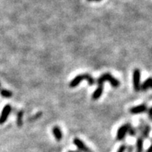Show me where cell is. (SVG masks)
<instances>
[{
	"mask_svg": "<svg viewBox=\"0 0 152 152\" xmlns=\"http://www.w3.org/2000/svg\"><path fill=\"white\" fill-rule=\"evenodd\" d=\"M11 110H12V107L10 105H6L4 106V108L2 110L1 115H0V124H3L4 123H5L9 115L10 114Z\"/></svg>",
	"mask_w": 152,
	"mask_h": 152,
	"instance_id": "5",
	"label": "cell"
},
{
	"mask_svg": "<svg viewBox=\"0 0 152 152\" xmlns=\"http://www.w3.org/2000/svg\"><path fill=\"white\" fill-rule=\"evenodd\" d=\"M152 89V78H148L142 83L141 85V90L142 91H147L148 89Z\"/></svg>",
	"mask_w": 152,
	"mask_h": 152,
	"instance_id": "11",
	"label": "cell"
},
{
	"mask_svg": "<svg viewBox=\"0 0 152 152\" xmlns=\"http://www.w3.org/2000/svg\"><path fill=\"white\" fill-rule=\"evenodd\" d=\"M147 107L145 104H141V105L134 106L130 109V113L131 114H139V113H144L145 111H147Z\"/></svg>",
	"mask_w": 152,
	"mask_h": 152,
	"instance_id": "8",
	"label": "cell"
},
{
	"mask_svg": "<svg viewBox=\"0 0 152 152\" xmlns=\"http://www.w3.org/2000/svg\"><path fill=\"white\" fill-rule=\"evenodd\" d=\"M130 123H126L124 125L122 126L118 129L117 130V134H116V139L118 141H122L124 139V137L126 135V134L128 133V130L130 127Z\"/></svg>",
	"mask_w": 152,
	"mask_h": 152,
	"instance_id": "4",
	"label": "cell"
},
{
	"mask_svg": "<svg viewBox=\"0 0 152 152\" xmlns=\"http://www.w3.org/2000/svg\"><path fill=\"white\" fill-rule=\"evenodd\" d=\"M52 133L58 141H60L62 139V131L58 126H55L53 127Z\"/></svg>",
	"mask_w": 152,
	"mask_h": 152,
	"instance_id": "10",
	"label": "cell"
},
{
	"mask_svg": "<svg viewBox=\"0 0 152 152\" xmlns=\"http://www.w3.org/2000/svg\"><path fill=\"white\" fill-rule=\"evenodd\" d=\"M23 117H24V111H19L17 113V117H16V123L19 127H20L23 125Z\"/></svg>",
	"mask_w": 152,
	"mask_h": 152,
	"instance_id": "13",
	"label": "cell"
},
{
	"mask_svg": "<svg viewBox=\"0 0 152 152\" xmlns=\"http://www.w3.org/2000/svg\"><path fill=\"white\" fill-rule=\"evenodd\" d=\"M106 81H110V85L113 87H114V88H117V87L120 86V82L118 79L114 78V77L110 73H105L102 75L100 76V78L97 79L96 82H97V84L99 85H100L104 84V82H105Z\"/></svg>",
	"mask_w": 152,
	"mask_h": 152,
	"instance_id": "2",
	"label": "cell"
},
{
	"mask_svg": "<svg viewBox=\"0 0 152 152\" xmlns=\"http://www.w3.org/2000/svg\"><path fill=\"white\" fill-rule=\"evenodd\" d=\"M88 1H92V0H88Z\"/></svg>",
	"mask_w": 152,
	"mask_h": 152,
	"instance_id": "23",
	"label": "cell"
},
{
	"mask_svg": "<svg viewBox=\"0 0 152 152\" xmlns=\"http://www.w3.org/2000/svg\"><path fill=\"white\" fill-rule=\"evenodd\" d=\"M139 130L141 131V134L143 138H147L149 137L150 131H151V126L148 124H144L143 122L140 125Z\"/></svg>",
	"mask_w": 152,
	"mask_h": 152,
	"instance_id": "7",
	"label": "cell"
},
{
	"mask_svg": "<svg viewBox=\"0 0 152 152\" xmlns=\"http://www.w3.org/2000/svg\"><path fill=\"white\" fill-rule=\"evenodd\" d=\"M82 80H87L89 85H93L95 84V79L89 74H81L75 77L69 83V86L71 88H75L80 84Z\"/></svg>",
	"mask_w": 152,
	"mask_h": 152,
	"instance_id": "1",
	"label": "cell"
},
{
	"mask_svg": "<svg viewBox=\"0 0 152 152\" xmlns=\"http://www.w3.org/2000/svg\"><path fill=\"white\" fill-rule=\"evenodd\" d=\"M128 134L130 135V136H135L137 134V130H136V129H134V127H132V126H130V129H129V130H128Z\"/></svg>",
	"mask_w": 152,
	"mask_h": 152,
	"instance_id": "15",
	"label": "cell"
},
{
	"mask_svg": "<svg viewBox=\"0 0 152 152\" xmlns=\"http://www.w3.org/2000/svg\"><path fill=\"white\" fill-rule=\"evenodd\" d=\"M0 95L3 98H11L13 96V92L7 89H3L0 90Z\"/></svg>",
	"mask_w": 152,
	"mask_h": 152,
	"instance_id": "14",
	"label": "cell"
},
{
	"mask_svg": "<svg viewBox=\"0 0 152 152\" xmlns=\"http://www.w3.org/2000/svg\"><path fill=\"white\" fill-rule=\"evenodd\" d=\"M133 151H134V147H132V146H129L127 147V151L126 152H133Z\"/></svg>",
	"mask_w": 152,
	"mask_h": 152,
	"instance_id": "18",
	"label": "cell"
},
{
	"mask_svg": "<svg viewBox=\"0 0 152 152\" xmlns=\"http://www.w3.org/2000/svg\"><path fill=\"white\" fill-rule=\"evenodd\" d=\"M126 146L125 145V144H122L120 147V148L118 149V151H117V152H125L126 151Z\"/></svg>",
	"mask_w": 152,
	"mask_h": 152,
	"instance_id": "16",
	"label": "cell"
},
{
	"mask_svg": "<svg viewBox=\"0 0 152 152\" xmlns=\"http://www.w3.org/2000/svg\"><path fill=\"white\" fill-rule=\"evenodd\" d=\"M151 120H152V117H151Z\"/></svg>",
	"mask_w": 152,
	"mask_h": 152,
	"instance_id": "24",
	"label": "cell"
},
{
	"mask_svg": "<svg viewBox=\"0 0 152 152\" xmlns=\"http://www.w3.org/2000/svg\"><path fill=\"white\" fill-rule=\"evenodd\" d=\"M145 152H152V144H151V146L147 148V150Z\"/></svg>",
	"mask_w": 152,
	"mask_h": 152,
	"instance_id": "20",
	"label": "cell"
},
{
	"mask_svg": "<svg viewBox=\"0 0 152 152\" xmlns=\"http://www.w3.org/2000/svg\"><path fill=\"white\" fill-rule=\"evenodd\" d=\"M41 115H42V113H38L37 114V115L34 116V117H33V118H32L31 120H36V119H37L38 117H40V116Z\"/></svg>",
	"mask_w": 152,
	"mask_h": 152,
	"instance_id": "17",
	"label": "cell"
},
{
	"mask_svg": "<svg viewBox=\"0 0 152 152\" xmlns=\"http://www.w3.org/2000/svg\"><path fill=\"white\" fill-rule=\"evenodd\" d=\"M73 143L75 144L76 147H78V149L79 151H81L82 152H92L91 150L89 149V147H87L86 145L85 144V143L81 140L79 138H75L73 141Z\"/></svg>",
	"mask_w": 152,
	"mask_h": 152,
	"instance_id": "6",
	"label": "cell"
},
{
	"mask_svg": "<svg viewBox=\"0 0 152 152\" xmlns=\"http://www.w3.org/2000/svg\"><path fill=\"white\" fill-rule=\"evenodd\" d=\"M141 71L138 68L134 69L133 71V85L136 92H139L141 90Z\"/></svg>",
	"mask_w": 152,
	"mask_h": 152,
	"instance_id": "3",
	"label": "cell"
},
{
	"mask_svg": "<svg viewBox=\"0 0 152 152\" xmlns=\"http://www.w3.org/2000/svg\"><path fill=\"white\" fill-rule=\"evenodd\" d=\"M136 152H138V151H136Z\"/></svg>",
	"mask_w": 152,
	"mask_h": 152,
	"instance_id": "25",
	"label": "cell"
},
{
	"mask_svg": "<svg viewBox=\"0 0 152 152\" xmlns=\"http://www.w3.org/2000/svg\"><path fill=\"white\" fill-rule=\"evenodd\" d=\"M0 85H1V84H0Z\"/></svg>",
	"mask_w": 152,
	"mask_h": 152,
	"instance_id": "26",
	"label": "cell"
},
{
	"mask_svg": "<svg viewBox=\"0 0 152 152\" xmlns=\"http://www.w3.org/2000/svg\"><path fill=\"white\" fill-rule=\"evenodd\" d=\"M96 1H97V2H99V1H101V0H96Z\"/></svg>",
	"mask_w": 152,
	"mask_h": 152,
	"instance_id": "22",
	"label": "cell"
},
{
	"mask_svg": "<svg viewBox=\"0 0 152 152\" xmlns=\"http://www.w3.org/2000/svg\"><path fill=\"white\" fill-rule=\"evenodd\" d=\"M148 115H149L150 117H152V107H151L148 110Z\"/></svg>",
	"mask_w": 152,
	"mask_h": 152,
	"instance_id": "19",
	"label": "cell"
},
{
	"mask_svg": "<svg viewBox=\"0 0 152 152\" xmlns=\"http://www.w3.org/2000/svg\"><path fill=\"white\" fill-rule=\"evenodd\" d=\"M68 152H79V151H69Z\"/></svg>",
	"mask_w": 152,
	"mask_h": 152,
	"instance_id": "21",
	"label": "cell"
},
{
	"mask_svg": "<svg viewBox=\"0 0 152 152\" xmlns=\"http://www.w3.org/2000/svg\"><path fill=\"white\" fill-rule=\"evenodd\" d=\"M103 92V85H100L98 86V88L94 91L93 94L92 96V98L93 100H99L101 96L102 95Z\"/></svg>",
	"mask_w": 152,
	"mask_h": 152,
	"instance_id": "9",
	"label": "cell"
},
{
	"mask_svg": "<svg viewBox=\"0 0 152 152\" xmlns=\"http://www.w3.org/2000/svg\"><path fill=\"white\" fill-rule=\"evenodd\" d=\"M137 151H144V140L142 137H139L137 140Z\"/></svg>",
	"mask_w": 152,
	"mask_h": 152,
	"instance_id": "12",
	"label": "cell"
}]
</instances>
